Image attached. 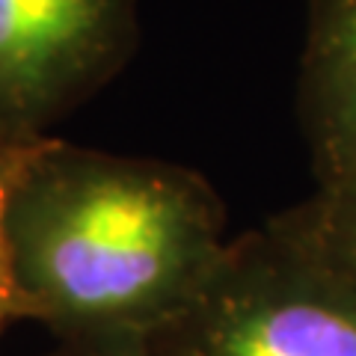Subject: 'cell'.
<instances>
[{"instance_id":"obj_1","label":"cell","mask_w":356,"mask_h":356,"mask_svg":"<svg viewBox=\"0 0 356 356\" xmlns=\"http://www.w3.org/2000/svg\"><path fill=\"white\" fill-rule=\"evenodd\" d=\"M13 315L83 348L143 353L205 291L229 250L202 175L163 161L42 140L3 202Z\"/></svg>"},{"instance_id":"obj_7","label":"cell","mask_w":356,"mask_h":356,"mask_svg":"<svg viewBox=\"0 0 356 356\" xmlns=\"http://www.w3.org/2000/svg\"><path fill=\"white\" fill-rule=\"evenodd\" d=\"M77 356H143V353H110V350H92V348H83Z\"/></svg>"},{"instance_id":"obj_5","label":"cell","mask_w":356,"mask_h":356,"mask_svg":"<svg viewBox=\"0 0 356 356\" xmlns=\"http://www.w3.org/2000/svg\"><path fill=\"white\" fill-rule=\"evenodd\" d=\"M267 229L356 280V175L315 187L306 202L282 211Z\"/></svg>"},{"instance_id":"obj_4","label":"cell","mask_w":356,"mask_h":356,"mask_svg":"<svg viewBox=\"0 0 356 356\" xmlns=\"http://www.w3.org/2000/svg\"><path fill=\"white\" fill-rule=\"evenodd\" d=\"M300 119L318 187L356 175V0H309Z\"/></svg>"},{"instance_id":"obj_3","label":"cell","mask_w":356,"mask_h":356,"mask_svg":"<svg viewBox=\"0 0 356 356\" xmlns=\"http://www.w3.org/2000/svg\"><path fill=\"white\" fill-rule=\"evenodd\" d=\"M134 44L137 0H0V149L44 140Z\"/></svg>"},{"instance_id":"obj_2","label":"cell","mask_w":356,"mask_h":356,"mask_svg":"<svg viewBox=\"0 0 356 356\" xmlns=\"http://www.w3.org/2000/svg\"><path fill=\"white\" fill-rule=\"evenodd\" d=\"M149 356H356V280L264 226L229 241Z\"/></svg>"},{"instance_id":"obj_6","label":"cell","mask_w":356,"mask_h":356,"mask_svg":"<svg viewBox=\"0 0 356 356\" xmlns=\"http://www.w3.org/2000/svg\"><path fill=\"white\" fill-rule=\"evenodd\" d=\"M39 143H30V146H15V149H0V222H3V202H6L9 184H13L18 166L24 163V158L39 146ZM3 315H13V294H9L6 255H3V232H0V318H3Z\"/></svg>"}]
</instances>
